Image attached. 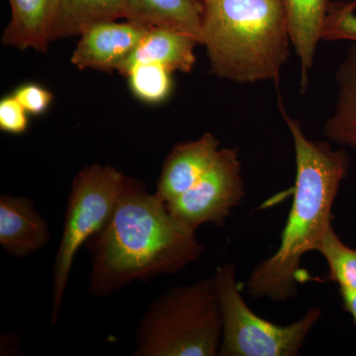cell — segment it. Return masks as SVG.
Wrapping results in <instances>:
<instances>
[{
    "label": "cell",
    "instance_id": "7",
    "mask_svg": "<svg viewBox=\"0 0 356 356\" xmlns=\"http://www.w3.org/2000/svg\"><path fill=\"white\" fill-rule=\"evenodd\" d=\"M243 197L245 182L238 149L224 147L197 184L165 205L177 221L196 232L209 222L222 227Z\"/></svg>",
    "mask_w": 356,
    "mask_h": 356
},
{
    "label": "cell",
    "instance_id": "13",
    "mask_svg": "<svg viewBox=\"0 0 356 356\" xmlns=\"http://www.w3.org/2000/svg\"><path fill=\"white\" fill-rule=\"evenodd\" d=\"M282 2L290 40L300 58L302 89H305L318 41L323 38L330 9L329 0H282Z\"/></svg>",
    "mask_w": 356,
    "mask_h": 356
},
{
    "label": "cell",
    "instance_id": "22",
    "mask_svg": "<svg viewBox=\"0 0 356 356\" xmlns=\"http://www.w3.org/2000/svg\"><path fill=\"white\" fill-rule=\"evenodd\" d=\"M339 294L343 300L344 309L353 317L356 327V291L348 288L339 287Z\"/></svg>",
    "mask_w": 356,
    "mask_h": 356
},
{
    "label": "cell",
    "instance_id": "12",
    "mask_svg": "<svg viewBox=\"0 0 356 356\" xmlns=\"http://www.w3.org/2000/svg\"><path fill=\"white\" fill-rule=\"evenodd\" d=\"M199 42L191 35L170 28H149L118 72L127 76L134 65L158 64L170 72H191L195 65L194 49Z\"/></svg>",
    "mask_w": 356,
    "mask_h": 356
},
{
    "label": "cell",
    "instance_id": "15",
    "mask_svg": "<svg viewBox=\"0 0 356 356\" xmlns=\"http://www.w3.org/2000/svg\"><path fill=\"white\" fill-rule=\"evenodd\" d=\"M339 95L336 110L325 124L327 139L356 149V42L337 72Z\"/></svg>",
    "mask_w": 356,
    "mask_h": 356
},
{
    "label": "cell",
    "instance_id": "9",
    "mask_svg": "<svg viewBox=\"0 0 356 356\" xmlns=\"http://www.w3.org/2000/svg\"><path fill=\"white\" fill-rule=\"evenodd\" d=\"M219 149V140L211 133L177 145L163 163L156 197L168 204L188 191L209 170Z\"/></svg>",
    "mask_w": 356,
    "mask_h": 356
},
{
    "label": "cell",
    "instance_id": "10",
    "mask_svg": "<svg viewBox=\"0 0 356 356\" xmlns=\"http://www.w3.org/2000/svg\"><path fill=\"white\" fill-rule=\"evenodd\" d=\"M51 232L30 199L0 196V245L14 257H29L46 247Z\"/></svg>",
    "mask_w": 356,
    "mask_h": 356
},
{
    "label": "cell",
    "instance_id": "17",
    "mask_svg": "<svg viewBox=\"0 0 356 356\" xmlns=\"http://www.w3.org/2000/svg\"><path fill=\"white\" fill-rule=\"evenodd\" d=\"M317 252L327 262L329 280L339 287L356 291V248L348 247L332 226L325 234Z\"/></svg>",
    "mask_w": 356,
    "mask_h": 356
},
{
    "label": "cell",
    "instance_id": "8",
    "mask_svg": "<svg viewBox=\"0 0 356 356\" xmlns=\"http://www.w3.org/2000/svg\"><path fill=\"white\" fill-rule=\"evenodd\" d=\"M149 28L129 20L92 26L81 35L70 62L79 70H118Z\"/></svg>",
    "mask_w": 356,
    "mask_h": 356
},
{
    "label": "cell",
    "instance_id": "5",
    "mask_svg": "<svg viewBox=\"0 0 356 356\" xmlns=\"http://www.w3.org/2000/svg\"><path fill=\"white\" fill-rule=\"evenodd\" d=\"M222 318L220 356H297L323 312L311 308L300 320L281 325L259 317L243 297L232 264L218 267L213 275Z\"/></svg>",
    "mask_w": 356,
    "mask_h": 356
},
{
    "label": "cell",
    "instance_id": "2",
    "mask_svg": "<svg viewBox=\"0 0 356 356\" xmlns=\"http://www.w3.org/2000/svg\"><path fill=\"white\" fill-rule=\"evenodd\" d=\"M293 138L296 161L294 194L280 245L271 257L252 269L245 283L254 300L287 301L298 293L300 264L304 255L317 252L331 228L332 206L350 170L343 149L309 140L301 124L282 110Z\"/></svg>",
    "mask_w": 356,
    "mask_h": 356
},
{
    "label": "cell",
    "instance_id": "6",
    "mask_svg": "<svg viewBox=\"0 0 356 356\" xmlns=\"http://www.w3.org/2000/svg\"><path fill=\"white\" fill-rule=\"evenodd\" d=\"M127 177L110 165L86 166L72 181L64 228L53 267L51 325L60 317L77 252L104 226L120 198Z\"/></svg>",
    "mask_w": 356,
    "mask_h": 356
},
{
    "label": "cell",
    "instance_id": "21",
    "mask_svg": "<svg viewBox=\"0 0 356 356\" xmlns=\"http://www.w3.org/2000/svg\"><path fill=\"white\" fill-rule=\"evenodd\" d=\"M13 95L28 113L33 115L44 113L54 99L53 93L36 83L24 84L16 89Z\"/></svg>",
    "mask_w": 356,
    "mask_h": 356
},
{
    "label": "cell",
    "instance_id": "11",
    "mask_svg": "<svg viewBox=\"0 0 356 356\" xmlns=\"http://www.w3.org/2000/svg\"><path fill=\"white\" fill-rule=\"evenodd\" d=\"M128 0H51L47 41L81 36L89 28L127 17Z\"/></svg>",
    "mask_w": 356,
    "mask_h": 356
},
{
    "label": "cell",
    "instance_id": "18",
    "mask_svg": "<svg viewBox=\"0 0 356 356\" xmlns=\"http://www.w3.org/2000/svg\"><path fill=\"white\" fill-rule=\"evenodd\" d=\"M172 72L158 64H139L129 70L131 90L139 99L147 103L163 102L170 95Z\"/></svg>",
    "mask_w": 356,
    "mask_h": 356
},
{
    "label": "cell",
    "instance_id": "3",
    "mask_svg": "<svg viewBox=\"0 0 356 356\" xmlns=\"http://www.w3.org/2000/svg\"><path fill=\"white\" fill-rule=\"evenodd\" d=\"M201 41L212 72L240 83L278 81L289 56L282 0H205Z\"/></svg>",
    "mask_w": 356,
    "mask_h": 356
},
{
    "label": "cell",
    "instance_id": "19",
    "mask_svg": "<svg viewBox=\"0 0 356 356\" xmlns=\"http://www.w3.org/2000/svg\"><path fill=\"white\" fill-rule=\"evenodd\" d=\"M356 1L329 10L323 32L325 40L346 39L356 42Z\"/></svg>",
    "mask_w": 356,
    "mask_h": 356
},
{
    "label": "cell",
    "instance_id": "4",
    "mask_svg": "<svg viewBox=\"0 0 356 356\" xmlns=\"http://www.w3.org/2000/svg\"><path fill=\"white\" fill-rule=\"evenodd\" d=\"M222 337L214 278L170 288L147 307L136 332L135 356H216Z\"/></svg>",
    "mask_w": 356,
    "mask_h": 356
},
{
    "label": "cell",
    "instance_id": "20",
    "mask_svg": "<svg viewBox=\"0 0 356 356\" xmlns=\"http://www.w3.org/2000/svg\"><path fill=\"white\" fill-rule=\"evenodd\" d=\"M28 112L13 95L0 102V129L3 132L21 134L28 127Z\"/></svg>",
    "mask_w": 356,
    "mask_h": 356
},
{
    "label": "cell",
    "instance_id": "14",
    "mask_svg": "<svg viewBox=\"0 0 356 356\" xmlns=\"http://www.w3.org/2000/svg\"><path fill=\"white\" fill-rule=\"evenodd\" d=\"M203 13L200 0H128L126 19L149 28L177 30L200 44Z\"/></svg>",
    "mask_w": 356,
    "mask_h": 356
},
{
    "label": "cell",
    "instance_id": "1",
    "mask_svg": "<svg viewBox=\"0 0 356 356\" xmlns=\"http://www.w3.org/2000/svg\"><path fill=\"white\" fill-rule=\"evenodd\" d=\"M86 248L91 257L88 291L99 298L136 281L178 273L205 250L195 231L130 177L111 216Z\"/></svg>",
    "mask_w": 356,
    "mask_h": 356
},
{
    "label": "cell",
    "instance_id": "16",
    "mask_svg": "<svg viewBox=\"0 0 356 356\" xmlns=\"http://www.w3.org/2000/svg\"><path fill=\"white\" fill-rule=\"evenodd\" d=\"M11 19L2 35V44L19 50L46 51V26L51 0H9Z\"/></svg>",
    "mask_w": 356,
    "mask_h": 356
},
{
    "label": "cell",
    "instance_id": "23",
    "mask_svg": "<svg viewBox=\"0 0 356 356\" xmlns=\"http://www.w3.org/2000/svg\"><path fill=\"white\" fill-rule=\"evenodd\" d=\"M201 2H202V4H203V2L205 1V0H200Z\"/></svg>",
    "mask_w": 356,
    "mask_h": 356
}]
</instances>
